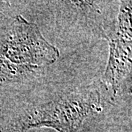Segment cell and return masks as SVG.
Returning <instances> with one entry per match:
<instances>
[{
	"label": "cell",
	"mask_w": 132,
	"mask_h": 132,
	"mask_svg": "<svg viewBox=\"0 0 132 132\" xmlns=\"http://www.w3.org/2000/svg\"><path fill=\"white\" fill-rule=\"evenodd\" d=\"M0 57L16 65L45 68L60 57V51L48 41L38 26L16 15L0 40Z\"/></svg>",
	"instance_id": "2"
},
{
	"label": "cell",
	"mask_w": 132,
	"mask_h": 132,
	"mask_svg": "<svg viewBox=\"0 0 132 132\" xmlns=\"http://www.w3.org/2000/svg\"><path fill=\"white\" fill-rule=\"evenodd\" d=\"M132 2L122 1L112 31L104 34L109 46L102 84L111 100L116 98L124 81L131 74Z\"/></svg>",
	"instance_id": "3"
},
{
	"label": "cell",
	"mask_w": 132,
	"mask_h": 132,
	"mask_svg": "<svg viewBox=\"0 0 132 132\" xmlns=\"http://www.w3.org/2000/svg\"><path fill=\"white\" fill-rule=\"evenodd\" d=\"M38 68L16 65L0 57V85L19 82L36 73Z\"/></svg>",
	"instance_id": "4"
},
{
	"label": "cell",
	"mask_w": 132,
	"mask_h": 132,
	"mask_svg": "<svg viewBox=\"0 0 132 132\" xmlns=\"http://www.w3.org/2000/svg\"><path fill=\"white\" fill-rule=\"evenodd\" d=\"M101 110L100 91L89 86L24 110L0 132H25L39 128H49L57 132H78L85 120Z\"/></svg>",
	"instance_id": "1"
}]
</instances>
